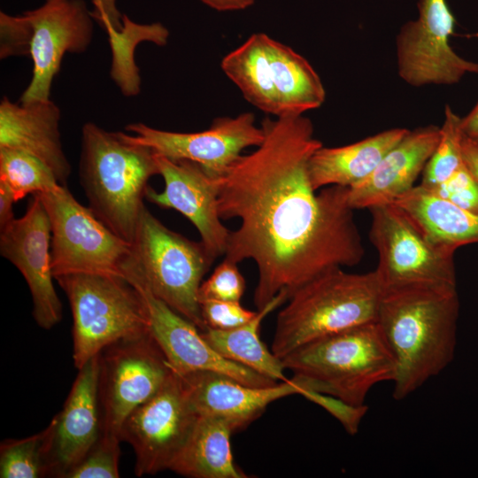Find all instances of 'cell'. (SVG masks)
<instances>
[{"label": "cell", "mask_w": 478, "mask_h": 478, "mask_svg": "<svg viewBox=\"0 0 478 478\" xmlns=\"http://www.w3.org/2000/svg\"><path fill=\"white\" fill-rule=\"evenodd\" d=\"M261 127L262 143L218 178L220 219L240 220L224 258L256 263L258 310L281 291L289 297L322 273L355 266L364 256L349 188L333 185L316 194L311 185L308 161L322 146L312 121L266 117Z\"/></svg>", "instance_id": "6da1fadb"}, {"label": "cell", "mask_w": 478, "mask_h": 478, "mask_svg": "<svg viewBox=\"0 0 478 478\" xmlns=\"http://www.w3.org/2000/svg\"><path fill=\"white\" fill-rule=\"evenodd\" d=\"M459 306L457 288L383 291L376 322L396 360V400L405 399L452 362Z\"/></svg>", "instance_id": "7a4b0ae2"}, {"label": "cell", "mask_w": 478, "mask_h": 478, "mask_svg": "<svg viewBox=\"0 0 478 478\" xmlns=\"http://www.w3.org/2000/svg\"><path fill=\"white\" fill-rule=\"evenodd\" d=\"M156 153L124 132L93 122L81 128L79 175L89 208L123 240H134L149 180L158 174Z\"/></svg>", "instance_id": "3957f363"}, {"label": "cell", "mask_w": 478, "mask_h": 478, "mask_svg": "<svg viewBox=\"0 0 478 478\" xmlns=\"http://www.w3.org/2000/svg\"><path fill=\"white\" fill-rule=\"evenodd\" d=\"M382 293L375 271L322 273L296 290L278 313L272 352L281 359L317 339L376 322Z\"/></svg>", "instance_id": "277c9868"}, {"label": "cell", "mask_w": 478, "mask_h": 478, "mask_svg": "<svg viewBox=\"0 0 478 478\" xmlns=\"http://www.w3.org/2000/svg\"><path fill=\"white\" fill-rule=\"evenodd\" d=\"M309 389L354 405L376 384L393 382L397 364L377 322L364 324L308 343L281 359Z\"/></svg>", "instance_id": "5b68a950"}, {"label": "cell", "mask_w": 478, "mask_h": 478, "mask_svg": "<svg viewBox=\"0 0 478 478\" xmlns=\"http://www.w3.org/2000/svg\"><path fill=\"white\" fill-rule=\"evenodd\" d=\"M220 67L250 104L275 118L303 115L326 98L312 65L265 33L252 34L223 58Z\"/></svg>", "instance_id": "8992f818"}, {"label": "cell", "mask_w": 478, "mask_h": 478, "mask_svg": "<svg viewBox=\"0 0 478 478\" xmlns=\"http://www.w3.org/2000/svg\"><path fill=\"white\" fill-rule=\"evenodd\" d=\"M135 260L125 277L146 288L157 298L206 328L198 297L204 276L216 259L203 243L169 229L145 206L132 242Z\"/></svg>", "instance_id": "52a82bcc"}, {"label": "cell", "mask_w": 478, "mask_h": 478, "mask_svg": "<svg viewBox=\"0 0 478 478\" xmlns=\"http://www.w3.org/2000/svg\"><path fill=\"white\" fill-rule=\"evenodd\" d=\"M73 315V358L77 369L106 346L150 331L140 291L125 277L73 273L55 277Z\"/></svg>", "instance_id": "ba28073f"}, {"label": "cell", "mask_w": 478, "mask_h": 478, "mask_svg": "<svg viewBox=\"0 0 478 478\" xmlns=\"http://www.w3.org/2000/svg\"><path fill=\"white\" fill-rule=\"evenodd\" d=\"M36 195L50 221L54 278L73 273L125 277L127 266L135 259L130 243L111 230L89 207L80 204L67 186Z\"/></svg>", "instance_id": "9c48e42d"}, {"label": "cell", "mask_w": 478, "mask_h": 478, "mask_svg": "<svg viewBox=\"0 0 478 478\" xmlns=\"http://www.w3.org/2000/svg\"><path fill=\"white\" fill-rule=\"evenodd\" d=\"M369 210V237L378 253L374 271L383 291L418 286L457 288L455 251L433 245L394 203Z\"/></svg>", "instance_id": "30bf717a"}, {"label": "cell", "mask_w": 478, "mask_h": 478, "mask_svg": "<svg viewBox=\"0 0 478 478\" xmlns=\"http://www.w3.org/2000/svg\"><path fill=\"white\" fill-rule=\"evenodd\" d=\"M172 372L150 330L102 350L98 379L101 435L121 441L127 416L153 397Z\"/></svg>", "instance_id": "8fae6325"}, {"label": "cell", "mask_w": 478, "mask_h": 478, "mask_svg": "<svg viewBox=\"0 0 478 478\" xmlns=\"http://www.w3.org/2000/svg\"><path fill=\"white\" fill-rule=\"evenodd\" d=\"M198 418L181 375L173 371L162 388L135 408L122 426L121 441L135 451V474L170 469Z\"/></svg>", "instance_id": "7c38bea8"}, {"label": "cell", "mask_w": 478, "mask_h": 478, "mask_svg": "<svg viewBox=\"0 0 478 478\" xmlns=\"http://www.w3.org/2000/svg\"><path fill=\"white\" fill-rule=\"evenodd\" d=\"M454 24L446 0H420L419 18L397 37L398 73L405 82L451 85L467 73H478V63L459 57L449 43Z\"/></svg>", "instance_id": "4fadbf2b"}, {"label": "cell", "mask_w": 478, "mask_h": 478, "mask_svg": "<svg viewBox=\"0 0 478 478\" xmlns=\"http://www.w3.org/2000/svg\"><path fill=\"white\" fill-rule=\"evenodd\" d=\"M30 27L31 81L22 104L50 99L51 86L66 53L82 54L89 47L94 18L85 0H43L23 12Z\"/></svg>", "instance_id": "5bb4252c"}, {"label": "cell", "mask_w": 478, "mask_h": 478, "mask_svg": "<svg viewBox=\"0 0 478 478\" xmlns=\"http://www.w3.org/2000/svg\"><path fill=\"white\" fill-rule=\"evenodd\" d=\"M129 137L171 159H187L200 165L215 178L222 176L243 155L244 149L259 146L264 131L251 112L215 118L211 127L194 133L171 132L136 122L128 124Z\"/></svg>", "instance_id": "9a60e30c"}, {"label": "cell", "mask_w": 478, "mask_h": 478, "mask_svg": "<svg viewBox=\"0 0 478 478\" xmlns=\"http://www.w3.org/2000/svg\"><path fill=\"white\" fill-rule=\"evenodd\" d=\"M33 196L26 213L0 229V254L27 281L37 325L50 329L62 320L63 310L53 285L50 218L40 197Z\"/></svg>", "instance_id": "2e32d148"}, {"label": "cell", "mask_w": 478, "mask_h": 478, "mask_svg": "<svg viewBox=\"0 0 478 478\" xmlns=\"http://www.w3.org/2000/svg\"><path fill=\"white\" fill-rule=\"evenodd\" d=\"M156 159L165 187L158 192L149 186L145 198L181 212L196 227L211 255L215 258L225 255L230 230L218 212V178L190 160L171 159L157 153Z\"/></svg>", "instance_id": "e0dca14e"}, {"label": "cell", "mask_w": 478, "mask_h": 478, "mask_svg": "<svg viewBox=\"0 0 478 478\" xmlns=\"http://www.w3.org/2000/svg\"><path fill=\"white\" fill-rule=\"evenodd\" d=\"M130 282L143 296L150 319V333L173 372L180 374L197 371L215 372L255 387L279 382L221 356L207 343L195 324L157 298L143 285Z\"/></svg>", "instance_id": "ac0fdd59"}, {"label": "cell", "mask_w": 478, "mask_h": 478, "mask_svg": "<svg viewBox=\"0 0 478 478\" xmlns=\"http://www.w3.org/2000/svg\"><path fill=\"white\" fill-rule=\"evenodd\" d=\"M78 370L62 410L49 424L47 476L64 478L101 436L99 354Z\"/></svg>", "instance_id": "d6986e66"}, {"label": "cell", "mask_w": 478, "mask_h": 478, "mask_svg": "<svg viewBox=\"0 0 478 478\" xmlns=\"http://www.w3.org/2000/svg\"><path fill=\"white\" fill-rule=\"evenodd\" d=\"M180 375L197 414L226 420L235 431L244 428L259 417L271 403L296 394L304 397L307 391L293 377L289 382L255 387L210 371Z\"/></svg>", "instance_id": "ffe728a7"}, {"label": "cell", "mask_w": 478, "mask_h": 478, "mask_svg": "<svg viewBox=\"0 0 478 478\" xmlns=\"http://www.w3.org/2000/svg\"><path fill=\"white\" fill-rule=\"evenodd\" d=\"M440 137L435 125L408 130L382 158L374 171L348 190L353 209H371L394 203L414 187Z\"/></svg>", "instance_id": "44dd1931"}, {"label": "cell", "mask_w": 478, "mask_h": 478, "mask_svg": "<svg viewBox=\"0 0 478 478\" xmlns=\"http://www.w3.org/2000/svg\"><path fill=\"white\" fill-rule=\"evenodd\" d=\"M60 109L50 99L26 104L4 96L0 102V148H12L42 160L67 186L71 165L59 130Z\"/></svg>", "instance_id": "7402d4cb"}, {"label": "cell", "mask_w": 478, "mask_h": 478, "mask_svg": "<svg viewBox=\"0 0 478 478\" xmlns=\"http://www.w3.org/2000/svg\"><path fill=\"white\" fill-rule=\"evenodd\" d=\"M408 132L392 128L340 147H320L308 161L312 189L338 185L350 188L367 177L383 156Z\"/></svg>", "instance_id": "603a6c76"}, {"label": "cell", "mask_w": 478, "mask_h": 478, "mask_svg": "<svg viewBox=\"0 0 478 478\" xmlns=\"http://www.w3.org/2000/svg\"><path fill=\"white\" fill-rule=\"evenodd\" d=\"M403 209L424 236L437 248L456 251L478 243V213L465 210L420 184L398 197Z\"/></svg>", "instance_id": "cb8c5ba5"}, {"label": "cell", "mask_w": 478, "mask_h": 478, "mask_svg": "<svg viewBox=\"0 0 478 478\" xmlns=\"http://www.w3.org/2000/svg\"><path fill=\"white\" fill-rule=\"evenodd\" d=\"M234 432L226 420L199 416L169 470L191 478H247L234 461L230 443Z\"/></svg>", "instance_id": "d4e9b609"}, {"label": "cell", "mask_w": 478, "mask_h": 478, "mask_svg": "<svg viewBox=\"0 0 478 478\" xmlns=\"http://www.w3.org/2000/svg\"><path fill=\"white\" fill-rule=\"evenodd\" d=\"M286 290L258 310L247 323L228 330L206 328L201 331L207 343L224 358L277 382H289L281 360L266 348L259 336L263 320L288 300Z\"/></svg>", "instance_id": "484cf974"}, {"label": "cell", "mask_w": 478, "mask_h": 478, "mask_svg": "<svg viewBox=\"0 0 478 478\" xmlns=\"http://www.w3.org/2000/svg\"><path fill=\"white\" fill-rule=\"evenodd\" d=\"M0 183L11 190L16 202L28 194L50 192L62 186L42 160L12 148H0Z\"/></svg>", "instance_id": "4316f807"}, {"label": "cell", "mask_w": 478, "mask_h": 478, "mask_svg": "<svg viewBox=\"0 0 478 478\" xmlns=\"http://www.w3.org/2000/svg\"><path fill=\"white\" fill-rule=\"evenodd\" d=\"M50 428L22 439H7L0 447L1 478L47 476V453Z\"/></svg>", "instance_id": "83f0119b"}, {"label": "cell", "mask_w": 478, "mask_h": 478, "mask_svg": "<svg viewBox=\"0 0 478 478\" xmlns=\"http://www.w3.org/2000/svg\"><path fill=\"white\" fill-rule=\"evenodd\" d=\"M464 135L461 117L446 105L439 141L422 172L421 186L432 189L448 180L464 165Z\"/></svg>", "instance_id": "f1b7e54d"}, {"label": "cell", "mask_w": 478, "mask_h": 478, "mask_svg": "<svg viewBox=\"0 0 478 478\" xmlns=\"http://www.w3.org/2000/svg\"><path fill=\"white\" fill-rule=\"evenodd\" d=\"M120 439L101 435L96 444L64 478H118Z\"/></svg>", "instance_id": "f546056e"}, {"label": "cell", "mask_w": 478, "mask_h": 478, "mask_svg": "<svg viewBox=\"0 0 478 478\" xmlns=\"http://www.w3.org/2000/svg\"><path fill=\"white\" fill-rule=\"evenodd\" d=\"M238 263L224 258L199 288V302L204 299L240 301L245 290V280Z\"/></svg>", "instance_id": "4dcf8cb0"}, {"label": "cell", "mask_w": 478, "mask_h": 478, "mask_svg": "<svg viewBox=\"0 0 478 478\" xmlns=\"http://www.w3.org/2000/svg\"><path fill=\"white\" fill-rule=\"evenodd\" d=\"M429 190L465 210L478 213V180L465 162L448 180Z\"/></svg>", "instance_id": "1f68e13d"}, {"label": "cell", "mask_w": 478, "mask_h": 478, "mask_svg": "<svg viewBox=\"0 0 478 478\" xmlns=\"http://www.w3.org/2000/svg\"><path fill=\"white\" fill-rule=\"evenodd\" d=\"M206 328L228 330L250 321L257 313L244 308L240 301L204 299L200 301Z\"/></svg>", "instance_id": "d6a6232c"}, {"label": "cell", "mask_w": 478, "mask_h": 478, "mask_svg": "<svg viewBox=\"0 0 478 478\" xmlns=\"http://www.w3.org/2000/svg\"><path fill=\"white\" fill-rule=\"evenodd\" d=\"M0 58L12 56L29 57L30 27L22 13L12 16L0 12Z\"/></svg>", "instance_id": "836d02e7"}, {"label": "cell", "mask_w": 478, "mask_h": 478, "mask_svg": "<svg viewBox=\"0 0 478 478\" xmlns=\"http://www.w3.org/2000/svg\"><path fill=\"white\" fill-rule=\"evenodd\" d=\"M305 398L329 412L351 436L358 432L360 423L368 411L366 405H351L337 397L314 390H311Z\"/></svg>", "instance_id": "e575fe53"}, {"label": "cell", "mask_w": 478, "mask_h": 478, "mask_svg": "<svg viewBox=\"0 0 478 478\" xmlns=\"http://www.w3.org/2000/svg\"><path fill=\"white\" fill-rule=\"evenodd\" d=\"M94 9L91 11L95 21L106 32L121 31L123 28L122 15L117 7L116 0H92Z\"/></svg>", "instance_id": "d590c367"}, {"label": "cell", "mask_w": 478, "mask_h": 478, "mask_svg": "<svg viewBox=\"0 0 478 478\" xmlns=\"http://www.w3.org/2000/svg\"><path fill=\"white\" fill-rule=\"evenodd\" d=\"M16 203L11 190L0 183V229L15 219L13 204Z\"/></svg>", "instance_id": "8d00e7d4"}, {"label": "cell", "mask_w": 478, "mask_h": 478, "mask_svg": "<svg viewBox=\"0 0 478 478\" xmlns=\"http://www.w3.org/2000/svg\"><path fill=\"white\" fill-rule=\"evenodd\" d=\"M462 154L466 166L478 180V142L464 135L462 140Z\"/></svg>", "instance_id": "74e56055"}, {"label": "cell", "mask_w": 478, "mask_h": 478, "mask_svg": "<svg viewBox=\"0 0 478 478\" xmlns=\"http://www.w3.org/2000/svg\"><path fill=\"white\" fill-rule=\"evenodd\" d=\"M461 127L466 137L478 142V103L467 115L461 118Z\"/></svg>", "instance_id": "f35d334b"}]
</instances>
